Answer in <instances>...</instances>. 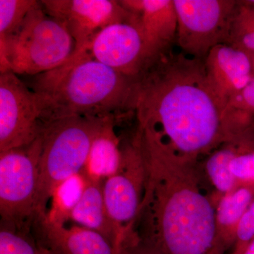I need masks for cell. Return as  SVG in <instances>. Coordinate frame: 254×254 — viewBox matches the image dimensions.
Returning <instances> with one entry per match:
<instances>
[{
  "mask_svg": "<svg viewBox=\"0 0 254 254\" xmlns=\"http://www.w3.org/2000/svg\"><path fill=\"white\" fill-rule=\"evenodd\" d=\"M38 245V252H37V254H54L52 253L50 251L47 250L45 247H41V246Z\"/></svg>",
  "mask_w": 254,
  "mask_h": 254,
  "instance_id": "cell-28",
  "label": "cell"
},
{
  "mask_svg": "<svg viewBox=\"0 0 254 254\" xmlns=\"http://www.w3.org/2000/svg\"><path fill=\"white\" fill-rule=\"evenodd\" d=\"M205 71L210 84L227 105L253 78L252 62L248 54L227 44L214 47L204 59Z\"/></svg>",
  "mask_w": 254,
  "mask_h": 254,
  "instance_id": "cell-12",
  "label": "cell"
},
{
  "mask_svg": "<svg viewBox=\"0 0 254 254\" xmlns=\"http://www.w3.org/2000/svg\"><path fill=\"white\" fill-rule=\"evenodd\" d=\"M123 153L118 171L103 185L105 205L118 229L120 248L135 236L131 230L141 205L145 179L144 162L136 138L132 144L123 148Z\"/></svg>",
  "mask_w": 254,
  "mask_h": 254,
  "instance_id": "cell-8",
  "label": "cell"
},
{
  "mask_svg": "<svg viewBox=\"0 0 254 254\" xmlns=\"http://www.w3.org/2000/svg\"><path fill=\"white\" fill-rule=\"evenodd\" d=\"M120 2L138 18L153 58L171 48L177 31L174 0H123Z\"/></svg>",
  "mask_w": 254,
  "mask_h": 254,
  "instance_id": "cell-13",
  "label": "cell"
},
{
  "mask_svg": "<svg viewBox=\"0 0 254 254\" xmlns=\"http://www.w3.org/2000/svg\"><path fill=\"white\" fill-rule=\"evenodd\" d=\"M177 44L192 58L204 60L214 47L226 43L237 1L174 0Z\"/></svg>",
  "mask_w": 254,
  "mask_h": 254,
  "instance_id": "cell-7",
  "label": "cell"
},
{
  "mask_svg": "<svg viewBox=\"0 0 254 254\" xmlns=\"http://www.w3.org/2000/svg\"><path fill=\"white\" fill-rule=\"evenodd\" d=\"M235 238L236 247L247 245L254 239V200L237 225Z\"/></svg>",
  "mask_w": 254,
  "mask_h": 254,
  "instance_id": "cell-25",
  "label": "cell"
},
{
  "mask_svg": "<svg viewBox=\"0 0 254 254\" xmlns=\"http://www.w3.org/2000/svg\"><path fill=\"white\" fill-rule=\"evenodd\" d=\"M230 170L236 180L243 185L254 186V150L237 154L230 163Z\"/></svg>",
  "mask_w": 254,
  "mask_h": 254,
  "instance_id": "cell-23",
  "label": "cell"
},
{
  "mask_svg": "<svg viewBox=\"0 0 254 254\" xmlns=\"http://www.w3.org/2000/svg\"><path fill=\"white\" fill-rule=\"evenodd\" d=\"M40 1L47 14L63 23L72 36L76 43L74 53L86 48L103 28L125 21L131 14L120 1L113 0Z\"/></svg>",
  "mask_w": 254,
  "mask_h": 254,
  "instance_id": "cell-11",
  "label": "cell"
},
{
  "mask_svg": "<svg viewBox=\"0 0 254 254\" xmlns=\"http://www.w3.org/2000/svg\"><path fill=\"white\" fill-rule=\"evenodd\" d=\"M37 247L13 227L1 225L0 254H37Z\"/></svg>",
  "mask_w": 254,
  "mask_h": 254,
  "instance_id": "cell-22",
  "label": "cell"
},
{
  "mask_svg": "<svg viewBox=\"0 0 254 254\" xmlns=\"http://www.w3.org/2000/svg\"><path fill=\"white\" fill-rule=\"evenodd\" d=\"M254 186L242 185L225 195L217 209V225L222 228L235 229L242 215L254 200Z\"/></svg>",
  "mask_w": 254,
  "mask_h": 254,
  "instance_id": "cell-19",
  "label": "cell"
},
{
  "mask_svg": "<svg viewBox=\"0 0 254 254\" xmlns=\"http://www.w3.org/2000/svg\"><path fill=\"white\" fill-rule=\"evenodd\" d=\"M116 254H165L138 237L125 242Z\"/></svg>",
  "mask_w": 254,
  "mask_h": 254,
  "instance_id": "cell-26",
  "label": "cell"
},
{
  "mask_svg": "<svg viewBox=\"0 0 254 254\" xmlns=\"http://www.w3.org/2000/svg\"><path fill=\"white\" fill-rule=\"evenodd\" d=\"M118 119L107 118L95 133L83 173L95 181H105L118 171L123 163V148L115 131Z\"/></svg>",
  "mask_w": 254,
  "mask_h": 254,
  "instance_id": "cell-16",
  "label": "cell"
},
{
  "mask_svg": "<svg viewBox=\"0 0 254 254\" xmlns=\"http://www.w3.org/2000/svg\"><path fill=\"white\" fill-rule=\"evenodd\" d=\"M86 183L87 177L83 171L62 182L52 194L50 207L44 218L55 225H65L81 200Z\"/></svg>",
  "mask_w": 254,
  "mask_h": 254,
  "instance_id": "cell-17",
  "label": "cell"
},
{
  "mask_svg": "<svg viewBox=\"0 0 254 254\" xmlns=\"http://www.w3.org/2000/svg\"><path fill=\"white\" fill-rule=\"evenodd\" d=\"M105 120L74 117L44 125L34 220L46 216L56 187L83 171L92 141Z\"/></svg>",
  "mask_w": 254,
  "mask_h": 254,
  "instance_id": "cell-4",
  "label": "cell"
},
{
  "mask_svg": "<svg viewBox=\"0 0 254 254\" xmlns=\"http://www.w3.org/2000/svg\"><path fill=\"white\" fill-rule=\"evenodd\" d=\"M39 242L54 254H116L113 245L98 232L80 226L55 225L46 218L36 219Z\"/></svg>",
  "mask_w": 254,
  "mask_h": 254,
  "instance_id": "cell-14",
  "label": "cell"
},
{
  "mask_svg": "<svg viewBox=\"0 0 254 254\" xmlns=\"http://www.w3.org/2000/svg\"><path fill=\"white\" fill-rule=\"evenodd\" d=\"M249 56H250L251 62H252V71H253L254 76V54L249 55Z\"/></svg>",
  "mask_w": 254,
  "mask_h": 254,
  "instance_id": "cell-29",
  "label": "cell"
},
{
  "mask_svg": "<svg viewBox=\"0 0 254 254\" xmlns=\"http://www.w3.org/2000/svg\"><path fill=\"white\" fill-rule=\"evenodd\" d=\"M239 153L225 148L214 153L206 163V170L210 180L217 190L229 193L235 186L236 179L230 170L232 159Z\"/></svg>",
  "mask_w": 254,
  "mask_h": 254,
  "instance_id": "cell-21",
  "label": "cell"
},
{
  "mask_svg": "<svg viewBox=\"0 0 254 254\" xmlns=\"http://www.w3.org/2000/svg\"><path fill=\"white\" fill-rule=\"evenodd\" d=\"M225 44L254 54V7L245 1H237Z\"/></svg>",
  "mask_w": 254,
  "mask_h": 254,
  "instance_id": "cell-18",
  "label": "cell"
},
{
  "mask_svg": "<svg viewBox=\"0 0 254 254\" xmlns=\"http://www.w3.org/2000/svg\"><path fill=\"white\" fill-rule=\"evenodd\" d=\"M144 190L136 220L144 235L138 238L165 254H225L211 203L181 159L143 156Z\"/></svg>",
  "mask_w": 254,
  "mask_h": 254,
  "instance_id": "cell-2",
  "label": "cell"
},
{
  "mask_svg": "<svg viewBox=\"0 0 254 254\" xmlns=\"http://www.w3.org/2000/svg\"><path fill=\"white\" fill-rule=\"evenodd\" d=\"M232 254H254V239L247 245L235 247Z\"/></svg>",
  "mask_w": 254,
  "mask_h": 254,
  "instance_id": "cell-27",
  "label": "cell"
},
{
  "mask_svg": "<svg viewBox=\"0 0 254 254\" xmlns=\"http://www.w3.org/2000/svg\"><path fill=\"white\" fill-rule=\"evenodd\" d=\"M44 128L36 95L14 73L0 75V152L30 145Z\"/></svg>",
  "mask_w": 254,
  "mask_h": 254,
  "instance_id": "cell-9",
  "label": "cell"
},
{
  "mask_svg": "<svg viewBox=\"0 0 254 254\" xmlns=\"http://www.w3.org/2000/svg\"><path fill=\"white\" fill-rule=\"evenodd\" d=\"M130 13L129 17L125 21L113 23L101 30L81 50L118 72L137 78L153 58L138 18Z\"/></svg>",
  "mask_w": 254,
  "mask_h": 254,
  "instance_id": "cell-10",
  "label": "cell"
},
{
  "mask_svg": "<svg viewBox=\"0 0 254 254\" xmlns=\"http://www.w3.org/2000/svg\"><path fill=\"white\" fill-rule=\"evenodd\" d=\"M76 49L74 40L58 20L47 14L41 1L23 20L17 32L0 41V70L35 76L62 66Z\"/></svg>",
  "mask_w": 254,
  "mask_h": 254,
  "instance_id": "cell-5",
  "label": "cell"
},
{
  "mask_svg": "<svg viewBox=\"0 0 254 254\" xmlns=\"http://www.w3.org/2000/svg\"><path fill=\"white\" fill-rule=\"evenodd\" d=\"M137 78L118 72L81 50L59 67L33 76L30 88L44 125L74 117L118 120L133 111Z\"/></svg>",
  "mask_w": 254,
  "mask_h": 254,
  "instance_id": "cell-3",
  "label": "cell"
},
{
  "mask_svg": "<svg viewBox=\"0 0 254 254\" xmlns=\"http://www.w3.org/2000/svg\"><path fill=\"white\" fill-rule=\"evenodd\" d=\"M134 99L140 145L188 162L220 141L231 118L209 81L204 60L172 48L148 63Z\"/></svg>",
  "mask_w": 254,
  "mask_h": 254,
  "instance_id": "cell-1",
  "label": "cell"
},
{
  "mask_svg": "<svg viewBox=\"0 0 254 254\" xmlns=\"http://www.w3.org/2000/svg\"><path fill=\"white\" fill-rule=\"evenodd\" d=\"M86 177L84 192L73 209L70 220L104 237L113 245L117 254L120 247V235L105 205L104 181H95Z\"/></svg>",
  "mask_w": 254,
  "mask_h": 254,
  "instance_id": "cell-15",
  "label": "cell"
},
{
  "mask_svg": "<svg viewBox=\"0 0 254 254\" xmlns=\"http://www.w3.org/2000/svg\"><path fill=\"white\" fill-rule=\"evenodd\" d=\"M42 147L41 134L30 145L0 152V214L6 226L34 220Z\"/></svg>",
  "mask_w": 254,
  "mask_h": 254,
  "instance_id": "cell-6",
  "label": "cell"
},
{
  "mask_svg": "<svg viewBox=\"0 0 254 254\" xmlns=\"http://www.w3.org/2000/svg\"><path fill=\"white\" fill-rule=\"evenodd\" d=\"M38 2L36 0H0V41L14 36Z\"/></svg>",
  "mask_w": 254,
  "mask_h": 254,
  "instance_id": "cell-20",
  "label": "cell"
},
{
  "mask_svg": "<svg viewBox=\"0 0 254 254\" xmlns=\"http://www.w3.org/2000/svg\"><path fill=\"white\" fill-rule=\"evenodd\" d=\"M227 108L254 116V76L242 91L229 100Z\"/></svg>",
  "mask_w": 254,
  "mask_h": 254,
  "instance_id": "cell-24",
  "label": "cell"
}]
</instances>
